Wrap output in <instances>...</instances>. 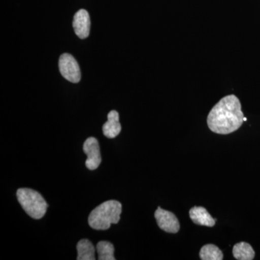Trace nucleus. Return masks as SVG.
I'll return each mask as SVG.
<instances>
[{"instance_id": "f257e3e1", "label": "nucleus", "mask_w": 260, "mask_h": 260, "mask_svg": "<svg viewBox=\"0 0 260 260\" xmlns=\"http://www.w3.org/2000/svg\"><path fill=\"white\" fill-rule=\"evenodd\" d=\"M240 101L235 95L223 98L208 114V127L219 135H229L237 131L244 122Z\"/></svg>"}, {"instance_id": "f03ea898", "label": "nucleus", "mask_w": 260, "mask_h": 260, "mask_svg": "<svg viewBox=\"0 0 260 260\" xmlns=\"http://www.w3.org/2000/svg\"><path fill=\"white\" fill-rule=\"evenodd\" d=\"M121 210L122 206L119 201L104 202L89 215V225L95 230H107L112 224L119 223Z\"/></svg>"}, {"instance_id": "7ed1b4c3", "label": "nucleus", "mask_w": 260, "mask_h": 260, "mask_svg": "<svg viewBox=\"0 0 260 260\" xmlns=\"http://www.w3.org/2000/svg\"><path fill=\"white\" fill-rule=\"evenodd\" d=\"M16 194L19 203L29 216L41 219L45 215L48 204L40 193L28 188H20Z\"/></svg>"}, {"instance_id": "20e7f679", "label": "nucleus", "mask_w": 260, "mask_h": 260, "mask_svg": "<svg viewBox=\"0 0 260 260\" xmlns=\"http://www.w3.org/2000/svg\"><path fill=\"white\" fill-rule=\"evenodd\" d=\"M59 72L63 78L73 83H78L81 79L79 64L74 56L68 53L61 54L59 60Z\"/></svg>"}, {"instance_id": "39448f33", "label": "nucleus", "mask_w": 260, "mask_h": 260, "mask_svg": "<svg viewBox=\"0 0 260 260\" xmlns=\"http://www.w3.org/2000/svg\"><path fill=\"white\" fill-rule=\"evenodd\" d=\"M83 151L88 156L85 161L86 167L91 171L97 169L102 162L100 146L97 139L91 137L85 140L83 145Z\"/></svg>"}, {"instance_id": "423d86ee", "label": "nucleus", "mask_w": 260, "mask_h": 260, "mask_svg": "<svg viewBox=\"0 0 260 260\" xmlns=\"http://www.w3.org/2000/svg\"><path fill=\"white\" fill-rule=\"evenodd\" d=\"M155 218L159 228L164 232L171 234L179 232L180 224L177 217L172 212L162 209L158 207L155 212Z\"/></svg>"}, {"instance_id": "0eeeda50", "label": "nucleus", "mask_w": 260, "mask_h": 260, "mask_svg": "<svg viewBox=\"0 0 260 260\" xmlns=\"http://www.w3.org/2000/svg\"><path fill=\"white\" fill-rule=\"evenodd\" d=\"M73 28L75 34L80 39H85L90 34V20L88 11L81 9L75 13L73 20Z\"/></svg>"}, {"instance_id": "6e6552de", "label": "nucleus", "mask_w": 260, "mask_h": 260, "mask_svg": "<svg viewBox=\"0 0 260 260\" xmlns=\"http://www.w3.org/2000/svg\"><path fill=\"white\" fill-rule=\"evenodd\" d=\"M121 130L119 113L116 111H111L108 114V121L103 126V133L107 138L112 139L118 136Z\"/></svg>"}, {"instance_id": "1a4fd4ad", "label": "nucleus", "mask_w": 260, "mask_h": 260, "mask_svg": "<svg viewBox=\"0 0 260 260\" xmlns=\"http://www.w3.org/2000/svg\"><path fill=\"white\" fill-rule=\"evenodd\" d=\"M189 216L195 224L205 226L213 227L215 224V219L203 207H194L189 210Z\"/></svg>"}, {"instance_id": "9d476101", "label": "nucleus", "mask_w": 260, "mask_h": 260, "mask_svg": "<svg viewBox=\"0 0 260 260\" xmlns=\"http://www.w3.org/2000/svg\"><path fill=\"white\" fill-rule=\"evenodd\" d=\"M78 260H95V249L88 239H81L77 244Z\"/></svg>"}, {"instance_id": "9b49d317", "label": "nucleus", "mask_w": 260, "mask_h": 260, "mask_svg": "<svg viewBox=\"0 0 260 260\" xmlns=\"http://www.w3.org/2000/svg\"><path fill=\"white\" fill-rule=\"evenodd\" d=\"M233 254L237 259L252 260L255 252L250 244L242 242L235 244L233 248Z\"/></svg>"}, {"instance_id": "f8f14e48", "label": "nucleus", "mask_w": 260, "mask_h": 260, "mask_svg": "<svg viewBox=\"0 0 260 260\" xmlns=\"http://www.w3.org/2000/svg\"><path fill=\"white\" fill-rule=\"evenodd\" d=\"M200 259L203 260H222L223 254L218 246L214 244L203 246L200 251Z\"/></svg>"}, {"instance_id": "ddd939ff", "label": "nucleus", "mask_w": 260, "mask_h": 260, "mask_svg": "<svg viewBox=\"0 0 260 260\" xmlns=\"http://www.w3.org/2000/svg\"><path fill=\"white\" fill-rule=\"evenodd\" d=\"M96 249L99 260H115L114 248L112 243L102 241L97 244Z\"/></svg>"}, {"instance_id": "4468645a", "label": "nucleus", "mask_w": 260, "mask_h": 260, "mask_svg": "<svg viewBox=\"0 0 260 260\" xmlns=\"http://www.w3.org/2000/svg\"><path fill=\"white\" fill-rule=\"evenodd\" d=\"M246 120H247V119H246V118L244 117V121H246Z\"/></svg>"}]
</instances>
